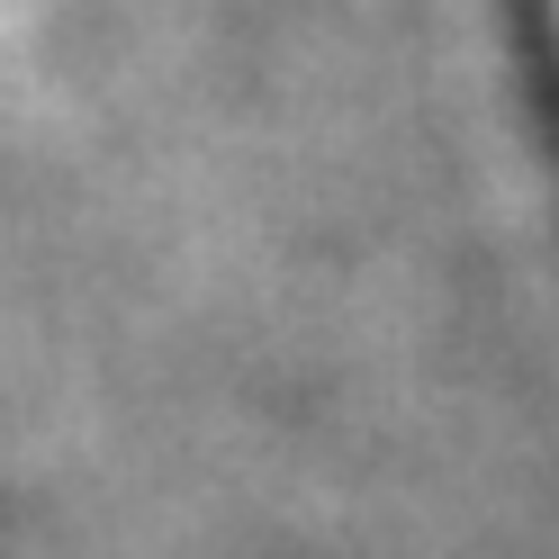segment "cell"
Listing matches in <instances>:
<instances>
[{
    "instance_id": "cell-1",
    "label": "cell",
    "mask_w": 559,
    "mask_h": 559,
    "mask_svg": "<svg viewBox=\"0 0 559 559\" xmlns=\"http://www.w3.org/2000/svg\"><path fill=\"white\" fill-rule=\"evenodd\" d=\"M514 19V55H523V91H533V118L559 154V0H506Z\"/></svg>"
}]
</instances>
